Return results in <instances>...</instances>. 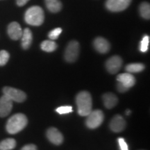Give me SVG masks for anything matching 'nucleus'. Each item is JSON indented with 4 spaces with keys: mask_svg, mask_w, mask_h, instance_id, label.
<instances>
[{
    "mask_svg": "<svg viewBox=\"0 0 150 150\" xmlns=\"http://www.w3.org/2000/svg\"><path fill=\"white\" fill-rule=\"evenodd\" d=\"M145 69V65L142 63H131V64L127 65L125 70L127 72L129 73H137L140 72Z\"/></svg>",
    "mask_w": 150,
    "mask_h": 150,
    "instance_id": "nucleus-20",
    "label": "nucleus"
},
{
    "mask_svg": "<svg viewBox=\"0 0 150 150\" xmlns=\"http://www.w3.org/2000/svg\"><path fill=\"white\" fill-rule=\"evenodd\" d=\"M21 150H37V147L33 144H29V145L24 146Z\"/></svg>",
    "mask_w": 150,
    "mask_h": 150,
    "instance_id": "nucleus-28",
    "label": "nucleus"
},
{
    "mask_svg": "<svg viewBox=\"0 0 150 150\" xmlns=\"http://www.w3.org/2000/svg\"><path fill=\"white\" fill-rule=\"evenodd\" d=\"M16 146V141L13 138H7L0 142V150H11Z\"/></svg>",
    "mask_w": 150,
    "mask_h": 150,
    "instance_id": "nucleus-18",
    "label": "nucleus"
},
{
    "mask_svg": "<svg viewBox=\"0 0 150 150\" xmlns=\"http://www.w3.org/2000/svg\"><path fill=\"white\" fill-rule=\"evenodd\" d=\"M3 93L13 102L21 103L27 99V95L23 91L15 88L8 87V86L4 87L3 88Z\"/></svg>",
    "mask_w": 150,
    "mask_h": 150,
    "instance_id": "nucleus-5",
    "label": "nucleus"
},
{
    "mask_svg": "<svg viewBox=\"0 0 150 150\" xmlns=\"http://www.w3.org/2000/svg\"><path fill=\"white\" fill-rule=\"evenodd\" d=\"M117 81L119 83L123 84L127 88H131L136 83V79L131 73H122L117 75Z\"/></svg>",
    "mask_w": 150,
    "mask_h": 150,
    "instance_id": "nucleus-12",
    "label": "nucleus"
},
{
    "mask_svg": "<svg viewBox=\"0 0 150 150\" xmlns=\"http://www.w3.org/2000/svg\"><path fill=\"white\" fill-rule=\"evenodd\" d=\"M86 118V126L89 129H96L102 125L104 121V113L101 110H92Z\"/></svg>",
    "mask_w": 150,
    "mask_h": 150,
    "instance_id": "nucleus-4",
    "label": "nucleus"
},
{
    "mask_svg": "<svg viewBox=\"0 0 150 150\" xmlns=\"http://www.w3.org/2000/svg\"><path fill=\"white\" fill-rule=\"evenodd\" d=\"M61 33H62L61 28H56V29H53L52 31H51L50 33H49L48 36L50 39H51V40H56V39H57L59 37V35H61Z\"/></svg>",
    "mask_w": 150,
    "mask_h": 150,
    "instance_id": "nucleus-24",
    "label": "nucleus"
},
{
    "mask_svg": "<svg viewBox=\"0 0 150 150\" xmlns=\"http://www.w3.org/2000/svg\"><path fill=\"white\" fill-rule=\"evenodd\" d=\"M131 110H127V111H126V114H127V115H130V114H131Z\"/></svg>",
    "mask_w": 150,
    "mask_h": 150,
    "instance_id": "nucleus-30",
    "label": "nucleus"
},
{
    "mask_svg": "<svg viewBox=\"0 0 150 150\" xmlns=\"http://www.w3.org/2000/svg\"><path fill=\"white\" fill-rule=\"evenodd\" d=\"M149 35H145L142 38V40L140 42V50L142 52H146L149 48Z\"/></svg>",
    "mask_w": 150,
    "mask_h": 150,
    "instance_id": "nucleus-22",
    "label": "nucleus"
},
{
    "mask_svg": "<svg viewBox=\"0 0 150 150\" xmlns=\"http://www.w3.org/2000/svg\"><path fill=\"white\" fill-rule=\"evenodd\" d=\"M140 14L142 18L149 20L150 18V6L149 4L147 2L142 3L140 6Z\"/></svg>",
    "mask_w": 150,
    "mask_h": 150,
    "instance_id": "nucleus-21",
    "label": "nucleus"
},
{
    "mask_svg": "<svg viewBox=\"0 0 150 150\" xmlns=\"http://www.w3.org/2000/svg\"><path fill=\"white\" fill-rule=\"evenodd\" d=\"M79 54V44L76 40L71 41L65 49V59L69 63H73L77 59Z\"/></svg>",
    "mask_w": 150,
    "mask_h": 150,
    "instance_id": "nucleus-6",
    "label": "nucleus"
},
{
    "mask_svg": "<svg viewBox=\"0 0 150 150\" xmlns=\"http://www.w3.org/2000/svg\"><path fill=\"white\" fill-rule=\"evenodd\" d=\"M76 103L78 113L81 116H87L92 111V97L88 92H80L76 95Z\"/></svg>",
    "mask_w": 150,
    "mask_h": 150,
    "instance_id": "nucleus-1",
    "label": "nucleus"
},
{
    "mask_svg": "<svg viewBox=\"0 0 150 150\" xmlns=\"http://www.w3.org/2000/svg\"><path fill=\"white\" fill-rule=\"evenodd\" d=\"M56 111L58 113L61 114V115H62V114H67L72 112V107L70 106H61V107L56 108Z\"/></svg>",
    "mask_w": 150,
    "mask_h": 150,
    "instance_id": "nucleus-25",
    "label": "nucleus"
},
{
    "mask_svg": "<svg viewBox=\"0 0 150 150\" xmlns=\"http://www.w3.org/2000/svg\"><path fill=\"white\" fill-rule=\"evenodd\" d=\"M9 58H10V55L8 52H6V50H1L0 51V66H3L6 64L8 63Z\"/></svg>",
    "mask_w": 150,
    "mask_h": 150,
    "instance_id": "nucleus-23",
    "label": "nucleus"
},
{
    "mask_svg": "<svg viewBox=\"0 0 150 150\" xmlns=\"http://www.w3.org/2000/svg\"><path fill=\"white\" fill-rule=\"evenodd\" d=\"M117 91L120 92V93H125V92L128 91L129 90V88H127V87H125L123 84L119 83V82H118L117 84Z\"/></svg>",
    "mask_w": 150,
    "mask_h": 150,
    "instance_id": "nucleus-27",
    "label": "nucleus"
},
{
    "mask_svg": "<svg viewBox=\"0 0 150 150\" xmlns=\"http://www.w3.org/2000/svg\"><path fill=\"white\" fill-rule=\"evenodd\" d=\"M118 143H119L120 147L121 150H129L128 145H127L125 140L122 138H118Z\"/></svg>",
    "mask_w": 150,
    "mask_h": 150,
    "instance_id": "nucleus-26",
    "label": "nucleus"
},
{
    "mask_svg": "<svg viewBox=\"0 0 150 150\" xmlns=\"http://www.w3.org/2000/svg\"><path fill=\"white\" fill-rule=\"evenodd\" d=\"M47 137L52 143L56 145H59L63 143V136L56 128L51 127L47 131Z\"/></svg>",
    "mask_w": 150,
    "mask_h": 150,
    "instance_id": "nucleus-10",
    "label": "nucleus"
},
{
    "mask_svg": "<svg viewBox=\"0 0 150 150\" xmlns=\"http://www.w3.org/2000/svg\"><path fill=\"white\" fill-rule=\"evenodd\" d=\"M126 127V122L122 116L117 115L112 119L110 123V128L114 132L118 133L122 131Z\"/></svg>",
    "mask_w": 150,
    "mask_h": 150,
    "instance_id": "nucleus-13",
    "label": "nucleus"
},
{
    "mask_svg": "<svg viewBox=\"0 0 150 150\" xmlns=\"http://www.w3.org/2000/svg\"><path fill=\"white\" fill-rule=\"evenodd\" d=\"M29 0H16V3L19 6H23Z\"/></svg>",
    "mask_w": 150,
    "mask_h": 150,
    "instance_id": "nucleus-29",
    "label": "nucleus"
},
{
    "mask_svg": "<svg viewBox=\"0 0 150 150\" xmlns=\"http://www.w3.org/2000/svg\"><path fill=\"white\" fill-rule=\"evenodd\" d=\"M13 108V101L4 95L0 98V117H6Z\"/></svg>",
    "mask_w": 150,
    "mask_h": 150,
    "instance_id": "nucleus-9",
    "label": "nucleus"
},
{
    "mask_svg": "<svg viewBox=\"0 0 150 150\" xmlns=\"http://www.w3.org/2000/svg\"><path fill=\"white\" fill-rule=\"evenodd\" d=\"M102 99L105 107L108 108V109L115 107L118 102L117 96L111 93H107L103 95Z\"/></svg>",
    "mask_w": 150,
    "mask_h": 150,
    "instance_id": "nucleus-15",
    "label": "nucleus"
},
{
    "mask_svg": "<svg viewBox=\"0 0 150 150\" xmlns=\"http://www.w3.org/2000/svg\"><path fill=\"white\" fill-rule=\"evenodd\" d=\"M122 65V59L119 56H113L107 60L106 63V70L110 74H116L120 70Z\"/></svg>",
    "mask_w": 150,
    "mask_h": 150,
    "instance_id": "nucleus-8",
    "label": "nucleus"
},
{
    "mask_svg": "<svg viewBox=\"0 0 150 150\" xmlns=\"http://www.w3.org/2000/svg\"><path fill=\"white\" fill-rule=\"evenodd\" d=\"M93 45L95 50L101 54H106L110 50V43L104 38L98 37L95 38Z\"/></svg>",
    "mask_w": 150,
    "mask_h": 150,
    "instance_id": "nucleus-14",
    "label": "nucleus"
},
{
    "mask_svg": "<svg viewBox=\"0 0 150 150\" xmlns=\"http://www.w3.org/2000/svg\"><path fill=\"white\" fill-rule=\"evenodd\" d=\"M45 20L44 11L38 6L30 7L24 14V20L31 26H40Z\"/></svg>",
    "mask_w": 150,
    "mask_h": 150,
    "instance_id": "nucleus-3",
    "label": "nucleus"
},
{
    "mask_svg": "<svg viewBox=\"0 0 150 150\" xmlns=\"http://www.w3.org/2000/svg\"><path fill=\"white\" fill-rule=\"evenodd\" d=\"M22 31L23 30L22 29L20 25L17 22H11L8 25V29H7L9 37L14 40H18L21 38Z\"/></svg>",
    "mask_w": 150,
    "mask_h": 150,
    "instance_id": "nucleus-11",
    "label": "nucleus"
},
{
    "mask_svg": "<svg viewBox=\"0 0 150 150\" xmlns=\"http://www.w3.org/2000/svg\"><path fill=\"white\" fill-rule=\"evenodd\" d=\"M40 47L46 52H52L57 48V44L53 40H45L41 43Z\"/></svg>",
    "mask_w": 150,
    "mask_h": 150,
    "instance_id": "nucleus-19",
    "label": "nucleus"
},
{
    "mask_svg": "<svg viewBox=\"0 0 150 150\" xmlns=\"http://www.w3.org/2000/svg\"><path fill=\"white\" fill-rule=\"evenodd\" d=\"M45 4L48 10L52 13L59 12L62 8V4L60 0H45Z\"/></svg>",
    "mask_w": 150,
    "mask_h": 150,
    "instance_id": "nucleus-17",
    "label": "nucleus"
},
{
    "mask_svg": "<svg viewBox=\"0 0 150 150\" xmlns=\"http://www.w3.org/2000/svg\"><path fill=\"white\" fill-rule=\"evenodd\" d=\"M28 120L25 115L22 113L15 114L7 121L6 131L11 134H16L25 128L27 125Z\"/></svg>",
    "mask_w": 150,
    "mask_h": 150,
    "instance_id": "nucleus-2",
    "label": "nucleus"
},
{
    "mask_svg": "<svg viewBox=\"0 0 150 150\" xmlns=\"http://www.w3.org/2000/svg\"><path fill=\"white\" fill-rule=\"evenodd\" d=\"M131 0H107L106 7L112 12H120L129 7Z\"/></svg>",
    "mask_w": 150,
    "mask_h": 150,
    "instance_id": "nucleus-7",
    "label": "nucleus"
},
{
    "mask_svg": "<svg viewBox=\"0 0 150 150\" xmlns=\"http://www.w3.org/2000/svg\"><path fill=\"white\" fill-rule=\"evenodd\" d=\"M22 47L24 50H27L30 47L31 43H32L33 35L31 30L28 28H26L22 31Z\"/></svg>",
    "mask_w": 150,
    "mask_h": 150,
    "instance_id": "nucleus-16",
    "label": "nucleus"
}]
</instances>
